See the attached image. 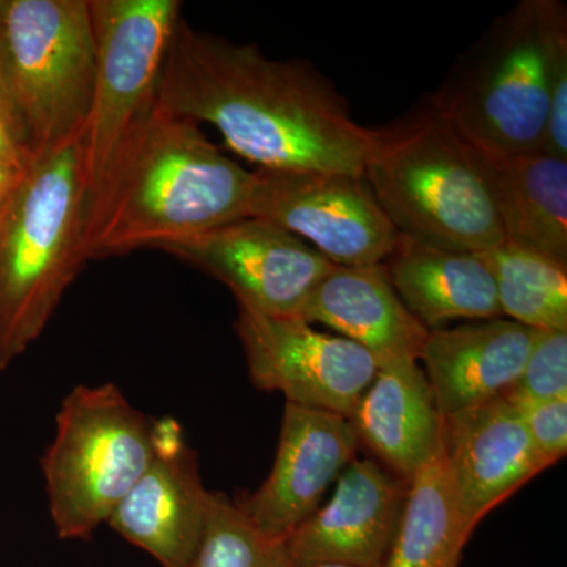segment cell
<instances>
[{
    "mask_svg": "<svg viewBox=\"0 0 567 567\" xmlns=\"http://www.w3.org/2000/svg\"><path fill=\"white\" fill-rule=\"evenodd\" d=\"M363 175L399 235L466 252L506 244L468 145L431 99L371 130Z\"/></svg>",
    "mask_w": 567,
    "mask_h": 567,
    "instance_id": "cell-4",
    "label": "cell"
},
{
    "mask_svg": "<svg viewBox=\"0 0 567 567\" xmlns=\"http://www.w3.org/2000/svg\"><path fill=\"white\" fill-rule=\"evenodd\" d=\"M31 162V152L22 144L9 123L0 117V164L11 169L24 171Z\"/></svg>",
    "mask_w": 567,
    "mask_h": 567,
    "instance_id": "cell-26",
    "label": "cell"
},
{
    "mask_svg": "<svg viewBox=\"0 0 567 567\" xmlns=\"http://www.w3.org/2000/svg\"><path fill=\"white\" fill-rule=\"evenodd\" d=\"M300 319L338 331L375 358L420 361L429 330L395 293L385 267H334L306 301Z\"/></svg>",
    "mask_w": 567,
    "mask_h": 567,
    "instance_id": "cell-17",
    "label": "cell"
},
{
    "mask_svg": "<svg viewBox=\"0 0 567 567\" xmlns=\"http://www.w3.org/2000/svg\"><path fill=\"white\" fill-rule=\"evenodd\" d=\"M472 535L458 514L440 451L409 481L401 524L380 567H458Z\"/></svg>",
    "mask_w": 567,
    "mask_h": 567,
    "instance_id": "cell-21",
    "label": "cell"
},
{
    "mask_svg": "<svg viewBox=\"0 0 567 567\" xmlns=\"http://www.w3.org/2000/svg\"><path fill=\"white\" fill-rule=\"evenodd\" d=\"M537 333L503 319L429 331L420 361L442 420L505 395L524 371Z\"/></svg>",
    "mask_w": 567,
    "mask_h": 567,
    "instance_id": "cell-16",
    "label": "cell"
},
{
    "mask_svg": "<svg viewBox=\"0 0 567 567\" xmlns=\"http://www.w3.org/2000/svg\"><path fill=\"white\" fill-rule=\"evenodd\" d=\"M468 145L506 244L567 267V162L544 152L498 155Z\"/></svg>",
    "mask_w": 567,
    "mask_h": 567,
    "instance_id": "cell-18",
    "label": "cell"
},
{
    "mask_svg": "<svg viewBox=\"0 0 567 567\" xmlns=\"http://www.w3.org/2000/svg\"><path fill=\"white\" fill-rule=\"evenodd\" d=\"M349 420L360 443L405 483L442 451L443 420L417 361L379 365Z\"/></svg>",
    "mask_w": 567,
    "mask_h": 567,
    "instance_id": "cell-19",
    "label": "cell"
},
{
    "mask_svg": "<svg viewBox=\"0 0 567 567\" xmlns=\"http://www.w3.org/2000/svg\"><path fill=\"white\" fill-rule=\"evenodd\" d=\"M0 54L32 156L84 130L95 81L89 0H7Z\"/></svg>",
    "mask_w": 567,
    "mask_h": 567,
    "instance_id": "cell-7",
    "label": "cell"
},
{
    "mask_svg": "<svg viewBox=\"0 0 567 567\" xmlns=\"http://www.w3.org/2000/svg\"><path fill=\"white\" fill-rule=\"evenodd\" d=\"M360 445L349 417L286 402L271 472L257 491L235 502L265 535L287 539L319 509Z\"/></svg>",
    "mask_w": 567,
    "mask_h": 567,
    "instance_id": "cell-13",
    "label": "cell"
},
{
    "mask_svg": "<svg viewBox=\"0 0 567 567\" xmlns=\"http://www.w3.org/2000/svg\"><path fill=\"white\" fill-rule=\"evenodd\" d=\"M156 100L197 125L210 123L259 169L364 177L371 128L354 122L311 63L275 61L256 44L196 31L182 18Z\"/></svg>",
    "mask_w": 567,
    "mask_h": 567,
    "instance_id": "cell-1",
    "label": "cell"
},
{
    "mask_svg": "<svg viewBox=\"0 0 567 567\" xmlns=\"http://www.w3.org/2000/svg\"><path fill=\"white\" fill-rule=\"evenodd\" d=\"M503 315L537 331H567V267L509 244L477 252Z\"/></svg>",
    "mask_w": 567,
    "mask_h": 567,
    "instance_id": "cell-22",
    "label": "cell"
},
{
    "mask_svg": "<svg viewBox=\"0 0 567 567\" xmlns=\"http://www.w3.org/2000/svg\"><path fill=\"white\" fill-rule=\"evenodd\" d=\"M152 435L151 464L106 525L163 567H188L203 537L210 491L177 421H155Z\"/></svg>",
    "mask_w": 567,
    "mask_h": 567,
    "instance_id": "cell-12",
    "label": "cell"
},
{
    "mask_svg": "<svg viewBox=\"0 0 567 567\" xmlns=\"http://www.w3.org/2000/svg\"><path fill=\"white\" fill-rule=\"evenodd\" d=\"M566 37L565 3L525 0L458 59L432 103L473 147L540 152L555 51Z\"/></svg>",
    "mask_w": 567,
    "mask_h": 567,
    "instance_id": "cell-5",
    "label": "cell"
},
{
    "mask_svg": "<svg viewBox=\"0 0 567 567\" xmlns=\"http://www.w3.org/2000/svg\"><path fill=\"white\" fill-rule=\"evenodd\" d=\"M503 398L516 410L544 462L551 466L561 461L567 453V398L550 401H533L511 394Z\"/></svg>",
    "mask_w": 567,
    "mask_h": 567,
    "instance_id": "cell-25",
    "label": "cell"
},
{
    "mask_svg": "<svg viewBox=\"0 0 567 567\" xmlns=\"http://www.w3.org/2000/svg\"><path fill=\"white\" fill-rule=\"evenodd\" d=\"M442 453L458 514L472 532L491 511L548 468L503 395L445 417Z\"/></svg>",
    "mask_w": 567,
    "mask_h": 567,
    "instance_id": "cell-14",
    "label": "cell"
},
{
    "mask_svg": "<svg viewBox=\"0 0 567 567\" xmlns=\"http://www.w3.org/2000/svg\"><path fill=\"white\" fill-rule=\"evenodd\" d=\"M297 567H354L349 565H339V563H315V565L297 566Z\"/></svg>",
    "mask_w": 567,
    "mask_h": 567,
    "instance_id": "cell-29",
    "label": "cell"
},
{
    "mask_svg": "<svg viewBox=\"0 0 567 567\" xmlns=\"http://www.w3.org/2000/svg\"><path fill=\"white\" fill-rule=\"evenodd\" d=\"M0 117L9 123L11 128L14 130V133H17V136L20 137L22 144L25 145L24 128H22L20 114H18L17 106H14L13 96H11L9 80H7V71L6 65H3L2 54H0ZM25 147H28V145H25Z\"/></svg>",
    "mask_w": 567,
    "mask_h": 567,
    "instance_id": "cell-27",
    "label": "cell"
},
{
    "mask_svg": "<svg viewBox=\"0 0 567 567\" xmlns=\"http://www.w3.org/2000/svg\"><path fill=\"white\" fill-rule=\"evenodd\" d=\"M29 167V166H28ZM24 171L11 169V167L0 164V207L6 203L7 197L13 192L14 186L21 181Z\"/></svg>",
    "mask_w": 567,
    "mask_h": 567,
    "instance_id": "cell-28",
    "label": "cell"
},
{
    "mask_svg": "<svg viewBox=\"0 0 567 567\" xmlns=\"http://www.w3.org/2000/svg\"><path fill=\"white\" fill-rule=\"evenodd\" d=\"M409 483L363 458L339 476L330 502L287 537L292 566L339 563L380 567L393 546Z\"/></svg>",
    "mask_w": 567,
    "mask_h": 567,
    "instance_id": "cell-15",
    "label": "cell"
},
{
    "mask_svg": "<svg viewBox=\"0 0 567 567\" xmlns=\"http://www.w3.org/2000/svg\"><path fill=\"white\" fill-rule=\"evenodd\" d=\"M252 173L156 100L87 194L85 259H107L249 218Z\"/></svg>",
    "mask_w": 567,
    "mask_h": 567,
    "instance_id": "cell-2",
    "label": "cell"
},
{
    "mask_svg": "<svg viewBox=\"0 0 567 567\" xmlns=\"http://www.w3.org/2000/svg\"><path fill=\"white\" fill-rule=\"evenodd\" d=\"M7 0H0V37H2L3 18H6Z\"/></svg>",
    "mask_w": 567,
    "mask_h": 567,
    "instance_id": "cell-30",
    "label": "cell"
},
{
    "mask_svg": "<svg viewBox=\"0 0 567 567\" xmlns=\"http://www.w3.org/2000/svg\"><path fill=\"white\" fill-rule=\"evenodd\" d=\"M383 267L402 303L429 331L454 320L503 316L494 276L477 252L439 248L399 235Z\"/></svg>",
    "mask_w": 567,
    "mask_h": 567,
    "instance_id": "cell-20",
    "label": "cell"
},
{
    "mask_svg": "<svg viewBox=\"0 0 567 567\" xmlns=\"http://www.w3.org/2000/svg\"><path fill=\"white\" fill-rule=\"evenodd\" d=\"M95 81L84 126L87 194L122 142L152 110L175 28L178 0H89Z\"/></svg>",
    "mask_w": 567,
    "mask_h": 567,
    "instance_id": "cell-8",
    "label": "cell"
},
{
    "mask_svg": "<svg viewBox=\"0 0 567 567\" xmlns=\"http://www.w3.org/2000/svg\"><path fill=\"white\" fill-rule=\"evenodd\" d=\"M188 567H293L287 539L260 532L229 496L210 492L199 547Z\"/></svg>",
    "mask_w": 567,
    "mask_h": 567,
    "instance_id": "cell-23",
    "label": "cell"
},
{
    "mask_svg": "<svg viewBox=\"0 0 567 567\" xmlns=\"http://www.w3.org/2000/svg\"><path fill=\"white\" fill-rule=\"evenodd\" d=\"M235 331L254 386L284 394L287 404L350 417L379 369L363 347L324 334L301 319L238 306Z\"/></svg>",
    "mask_w": 567,
    "mask_h": 567,
    "instance_id": "cell-11",
    "label": "cell"
},
{
    "mask_svg": "<svg viewBox=\"0 0 567 567\" xmlns=\"http://www.w3.org/2000/svg\"><path fill=\"white\" fill-rule=\"evenodd\" d=\"M229 287L238 306L300 319L306 301L336 265L274 223L244 218L156 246Z\"/></svg>",
    "mask_w": 567,
    "mask_h": 567,
    "instance_id": "cell-10",
    "label": "cell"
},
{
    "mask_svg": "<svg viewBox=\"0 0 567 567\" xmlns=\"http://www.w3.org/2000/svg\"><path fill=\"white\" fill-rule=\"evenodd\" d=\"M153 423L112 383L78 385L63 398L41 457L48 507L61 539H89L153 457Z\"/></svg>",
    "mask_w": 567,
    "mask_h": 567,
    "instance_id": "cell-6",
    "label": "cell"
},
{
    "mask_svg": "<svg viewBox=\"0 0 567 567\" xmlns=\"http://www.w3.org/2000/svg\"><path fill=\"white\" fill-rule=\"evenodd\" d=\"M506 394L533 401L567 398V331H539L520 377Z\"/></svg>",
    "mask_w": 567,
    "mask_h": 567,
    "instance_id": "cell-24",
    "label": "cell"
},
{
    "mask_svg": "<svg viewBox=\"0 0 567 567\" xmlns=\"http://www.w3.org/2000/svg\"><path fill=\"white\" fill-rule=\"evenodd\" d=\"M84 130L32 162L0 207V372L43 334L87 262Z\"/></svg>",
    "mask_w": 567,
    "mask_h": 567,
    "instance_id": "cell-3",
    "label": "cell"
},
{
    "mask_svg": "<svg viewBox=\"0 0 567 567\" xmlns=\"http://www.w3.org/2000/svg\"><path fill=\"white\" fill-rule=\"evenodd\" d=\"M249 218L297 235L336 267L386 262L399 233L361 175L317 171L252 173Z\"/></svg>",
    "mask_w": 567,
    "mask_h": 567,
    "instance_id": "cell-9",
    "label": "cell"
}]
</instances>
